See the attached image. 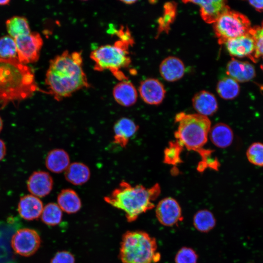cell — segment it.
<instances>
[{"label":"cell","instance_id":"6da1fadb","mask_svg":"<svg viewBox=\"0 0 263 263\" xmlns=\"http://www.w3.org/2000/svg\"><path fill=\"white\" fill-rule=\"evenodd\" d=\"M82 64L81 52L67 50L50 60L45 83L55 99L61 100L90 86Z\"/></svg>","mask_w":263,"mask_h":263},{"label":"cell","instance_id":"9c48e42d","mask_svg":"<svg viewBox=\"0 0 263 263\" xmlns=\"http://www.w3.org/2000/svg\"><path fill=\"white\" fill-rule=\"evenodd\" d=\"M41 239L35 230L28 228L20 229L13 235L11 246L16 254L29 257L38 249Z\"/></svg>","mask_w":263,"mask_h":263},{"label":"cell","instance_id":"f546056e","mask_svg":"<svg viewBox=\"0 0 263 263\" xmlns=\"http://www.w3.org/2000/svg\"><path fill=\"white\" fill-rule=\"evenodd\" d=\"M176 4L173 2L165 3L164 6L163 17L158 20V32L160 34L162 32H167L170 24L174 20L176 12Z\"/></svg>","mask_w":263,"mask_h":263},{"label":"cell","instance_id":"603a6c76","mask_svg":"<svg viewBox=\"0 0 263 263\" xmlns=\"http://www.w3.org/2000/svg\"><path fill=\"white\" fill-rule=\"evenodd\" d=\"M57 205L68 214L78 212L81 207V201L77 193L71 188L62 190L57 198Z\"/></svg>","mask_w":263,"mask_h":263},{"label":"cell","instance_id":"7a4b0ae2","mask_svg":"<svg viewBox=\"0 0 263 263\" xmlns=\"http://www.w3.org/2000/svg\"><path fill=\"white\" fill-rule=\"evenodd\" d=\"M38 90L31 69L18 58L0 57V105L4 108L9 102L24 100Z\"/></svg>","mask_w":263,"mask_h":263},{"label":"cell","instance_id":"d4e9b609","mask_svg":"<svg viewBox=\"0 0 263 263\" xmlns=\"http://www.w3.org/2000/svg\"><path fill=\"white\" fill-rule=\"evenodd\" d=\"M216 90L221 97L229 100L238 96L240 92V87L238 83L232 78L225 77L219 81Z\"/></svg>","mask_w":263,"mask_h":263},{"label":"cell","instance_id":"e575fe53","mask_svg":"<svg viewBox=\"0 0 263 263\" xmlns=\"http://www.w3.org/2000/svg\"><path fill=\"white\" fill-rule=\"evenodd\" d=\"M50 263H75L73 254L67 251L57 252L51 259Z\"/></svg>","mask_w":263,"mask_h":263},{"label":"cell","instance_id":"3957f363","mask_svg":"<svg viewBox=\"0 0 263 263\" xmlns=\"http://www.w3.org/2000/svg\"><path fill=\"white\" fill-rule=\"evenodd\" d=\"M160 191L158 184L146 188L142 185L133 186L122 181L104 199L111 206L123 211L127 221L132 222L139 215L154 207L153 202L160 195Z\"/></svg>","mask_w":263,"mask_h":263},{"label":"cell","instance_id":"60d3db41","mask_svg":"<svg viewBox=\"0 0 263 263\" xmlns=\"http://www.w3.org/2000/svg\"><path fill=\"white\" fill-rule=\"evenodd\" d=\"M261 67L263 71V63L262 65L261 66Z\"/></svg>","mask_w":263,"mask_h":263},{"label":"cell","instance_id":"ba28073f","mask_svg":"<svg viewBox=\"0 0 263 263\" xmlns=\"http://www.w3.org/2000/svg\"><path fill=\"white\" fill-rule=\"evenodd\" d=\"M20 62L25 64L37 61L43 45V40L37 32L19 36L15 38Z\"/></svg>","mask_w":263,"mask_h":263},{"label":"cell","instance_id":"484cf974","mask_svg":"<svg viewBox=\"0 0 263 263\" xmlns=\"http://www.w3.org/2000/svg\"><path fill=\"white\" fill-rule=\"evenodd\" d=\"M193 224L194 227L202 232H207L212 230L216 224L213 214L207 209L198 211L194 215Z\"/></svg>","mask_w":263,"mask_h":263},{"label":"cell","instance_id":"8992f818","mask_svg":"<svg viewBox=\"0 0 263 263\" xmlns=\"http://www.w3.org/2000/svg\"><path fill=\"white\" fill-rule=\"evenodd\" d=\"M133 43L119 39L113 44L102 45L94 50L90 57L94 62V69L97 71L108 70L120 81L128 79L121 70L131 63L129 48Z\"/></svg>","mask_w":263,"mask_h":263},{"label":"cell","instance_id":"4dcf8cb0","mask_svg":"<svg viewBox=\"0 0 263 263\" xmlns=\"http://www.w3.org/2000/svg\"><path fill=\"white\" fill-rule=\"evenodd\" d=\"M0 57L3 59L18 58L16 41L11 37L5 36L0 38Z\"/></svg>","mask_w":263,"mask_h":263},{"label":"cell","instance_id":"30bf717a","mask_svg":"<svg viewBox=\"0 0 263 263\" xmlns=\"http://www.w3.org/2000/svg\"><path fill=\"white\" fill-rule=\"evenodd\" d=\"M155 215L158 222L166 226H174L183 220L180 206L171 197L163 198L159 202L156 207Z\"/></svg>","mask_w":263,"mask_h":263},{"label":"cell","instance_id":"ffe728a7","mask_svg":"<svg viewBox=\"0 0 263 263\" xmlns=\"http://www.w3.org/2000/svg\"><path fill=\"white\" fill-rule=\"evenodd\" d=\"M185 71L184 64L178 57L170 56L165 58L159 66L161 75L166 81L173 82L181 79Z\"/></svg>","mask_w":263,"mask_h":263},{"label":"cell","instance_id":"836d02e7","mask_svg":"<svg viewBox=\"0 0 263 263\" xmlns=\"http://www.w3.org/2000/svg\"><path fill=\"white\" fill-rule=\"evenodd\" d=\"M198 255L191 248L183 247L177 252L175 256V263H197Z\"/></svg>","mask_w":263,"mask_h":263},{"label":"cell","instance_id":"5b68a950","mask_svg":"<svg viewBox=\"0 0 263 263\" xmlns=\"http://www.w3.org/2000/svg\"><path fill=\"white\" fill-rule=\"evenodd\" d=\"M175 121L178 124L174 133L176 140L183 147L199 154L207 141L211 128L209 118L198 113L181 112L176 115Z\"/></svg>","mask_w":263,"mask_h":263},{"label":"cell","instance_id":"d6986e66","mask_svg":"<svg viewBox=\"0 0 263 263\" xmlns=\"http://www.w3.org/2000/svg\"><path fill=\"white\" fill-rule=\"evenodd\" d=\"M113 94L115 101L124 107L134 105L137 101V92L128 79L120 81L113 87Z\"/></svg>","mask_w":263,"mask_h":263},{"label":"cell","instance_id":"4fadbf2b","mask_svg":"<svg viewBox=\"0 0 263 263\" xmlns=\"http://www.w3.org/2000/svg\"><path fill=\"white\" fill-rule=\"evenodd\" d=\"M138 90L143 100L150 105L160 104L166 94V90L163 84L158 79L153 78L142 81Z\"/></svg>","mask_w":263,"mask_h":263},{"label":"cell","instance_id":"d590c367","mask_svg":"<svg viewBox=\"0 0 263 263\" xmlns=\"http://www.w3.org/2000/svg\"><path fill=\"white\" fill-rule=\"evenodd\" d=\"M249 3L258 12H263V0H250Z\"/></svg>","mask_w":263,"mask_h":263},{"label":"cell","instance_id":"7402d4cb","mask_svg":"<svg viewBox=\"0 0 263 263\" xmlns=\"http://www.w3.org/2000/svg\"><path fill=\"white\" fill-rule=\"evenodd\" d=\"M68 153L61 149L51 150L45 159V165L48 170L54 173L65 171L70 165Z\"/></svg>","mask_w":263,"mask_h":263},{"label":"cell","instance_id":"277c9868","mask_svg":"<svg viewBox=\"0 0 263 263\" xmlns=\"http://www.w3.org/2000/svg\"><path fill=\"white\" fill-rule=\"evenodd\" d=\"M119 257L122 263H156L161 258L155 238L141 230L123 234Z\"/></svg>","mask_w":263,"mask_h":263},{"label":"cell","instance_id":"9a60e30c","mask_svg":"<svg viewBox=\"0 0 263 263\" xmlns=\"http://www.w3.org/2000/svg\"><path fill=\"white\" fill-rule=\"evenodd\" d=\"M138 130V125L132 120L127 117L120 118L113 126V143L121 147H126Z\"/></svg>","mask_w":263,"mask_h":263},{"label":"cell","instance_id":"7c38bea8","mask_svg":"<svg viewBox=\"0 0 263 263\" xmlns=\"http://www.w3.org/2000/svg\"><path fill=\"white\" fill-rule=\"evenodd\" d=\"M185 3L198 5L202 19L207 23H215L225 12L230 9L226 1L223 0H186Z\"/></svg>","mask_w":263,"mask_h":263},{"label":"cell","instance_id":"2e32d148","mask_svg":"<svg viewBox=\"0 0 263 263\" xmlns=\"http://www.w3.org/2000/svg\"><path fill=\"white\" fill-rule=\"evenodd\" d=\"M43 207V203L38 197L30 194L20 198L18 208L21 217L31 221L41 216Z\"/></svg>","mask_w":263,"mask_h":263},{"label":"cell","instance_id":"d6a6232c","mask_svg":"<svg viewBox=\"0 0 263 263\" xmlns=\"http://www.w3.org/2000/svg\"><path fill=\"white\" fill-rule=\"evenodd\" d=\"M249 33L252 35L255 43V58H263V21L261 25L252 27Z\"/></svg>","mask_w":263,"mask_h":263},{"label":"cell","instance_id":"ac0fdd59","mask_svg":"<svg viewBox=\"0 0 263 263\" xmlns=\"http://www.w3.org/2000/svg\"><path fill=\"white\" fill-rule=\"evenodd\" d=\"M192 105L198 114L207 116L216 112L218 106L215 96L205 90L196 93L192 99Z\"/></svg>","mask_w":263,"mask_h":263},{"label":"cell","instance_id":"ab89813d","mask_svg":"<svg viewBox=\"0 0 263 263\" xmlns=\"http://www.w3.org/2000/svg\"><path fill=\"white\" fill-rule=\"evenodd\" d=\"M2 127H3V122H2V120L1 117L0 116V132H1L2 129Z\"/></svg>","mask_w":263,"mask_h":263},{"label":"cell","instance_id":"52a82bcc","mask_svg":"<svg viewBox=\"0 0 263 263\" xmlns=\"http://www.w3.org/2000/svg\"><path fill=\"white\" fill-rule=\"evenodd\" d=\"M251 28L250 21L246 16L230 9L213 23L214 33L220 44L248 33Z\"/></svg>","mask_w":263,"mask_h":263},{"label":"cell","instance_id":"5bb4252c","mask_svg":"<svg viewBox=\"0 0 263 263\" xmlns=\"http://www.w3.org/2000/svg\"><path fill=\"white\" fill-rule=\"evenodd\" d=\"M27 187L32 195L37 197H43L48 195L52 191L53 180L48 172L36 171L29 177Z\"/></svg>","mask_w":263,"mask_h":263},{"label":"cell","instance_id":"8fae6325","mask_svg":"<svg viewBox=\"0 0 263 263\" xmlns=\"http://www.w3.org/2000/svg\"><path fill=\"white\" fill-rule=\"evenodd\" d=\"M229 54L237 57H247L254 62L255 58V43L252 35L248 33L228 40L225 43Z\"/></svg>","mask_w":263,"mask_h":263},{"label":"cell","instance_id":"44dd1931","mask_svg":"<svg viewBox=\"0 0 263 263\" xmlns=\"http://www.w3.org/2000/svg\"><path fill=\"white\" fill-rule=\"evenodd\" d=\"M208 136L215 146L224 149L232 144L234 135L232 129L228 125L219 123L211 127Z\"/></svg>","mask_w":263,"mask_h":263},{"label":"cell","instance_id":"4316f807","mask_svg":"<svg viewBox=\"0 0 263 263\" xmlns=\"http://www.w3.org/2000/svg\"><path fill=\"white\" fill-rule=\"evenodd\" d=\"M6 26L8 34L14 39L31 33L28 21L24 17H13L7 20Z\"/></svg>","mask_w":263,"mask_h":263},{"label":"cell","instance_id":"1f68e13d","mask_svg":"<svg viewBox=\"0 0 263 263\" xmlns=\"http://www.w3.org/2000/svg\"><path fill=\"white\" fill-rule=\"evenodd\" d=\"M246 155L250 163L263 167V143L255 142L251 144L246 150Z\"/></svg>","mask_w":263,"mask_h":263},{"label":"cell","instance_id":"8d00e7d4","mask_svg":"<svg viewBox=\"0 0 263 263\" xmlns=\"http://www.w3.org/2000/svg\"><path fill=\"white\" fill-rule=\"evenodd\" d=\"M6 152V145L4 141L0 139V161L5 157Z\"/></svg>","mask_w":263,"mask_h":263},{"label":"cell","instance_id":"f35d334b","mask_svg":"<svg viewBox=\"0 0 263 263\" xmlns=\"http://www.w3.org/2000/svg\"><path fill=\"white\" fill-rule=\"evenodd\" d=\"M9 0H0V5L7 4L9 2Z\"/></svg>","mask_w":263,"mask_h":263},{"label":"cell","instance_id":"cb8c5ba5","mask_svg":"<svg viewBox=\"0 0 263 263\" xmlns=\"http://www.w3.org/2000/svg\"><path fill=\"white\" fill-rule=\"evenodd\" d=\"M91 172L89 167L80 162L70 164L65 171V177L67 181L74 185H81L90 179Z\"/></svg>","mask_w":263,"mask_h":263},{"label":"cell","instance_id":"e0dca14e","mask_svg":"<svg viewBox=\"0 0 263 263\" xmlns=\"http://www.w3.org/2000/svg\"><path fill=\"white\" fill-rule=\"evenodd\" d=\"M226 73L237 82H244L251 80L255 76L254 66L248 62L232 58L226 65Z\"/></svg>","mask_w":263,"mask_h":263},{"label":"cell","instance_id":"f1b7e54d","mask_svg":"<svg viewBox=\"0 0 263 263\" xmlns=\"http://www.w3.org/2000/svg\"><path fill=\"white\" fill-rule=\"evenodd\" d=\"M183 148L177 140L170 142L164 150V162L173 166L182 162L180 155Z\"/></svg>","mask_w":263,"mask_h":263},{"label":"cell","instance_id":"74e56055","mask_svg":"<svg viewBox=\"0 0 263 263\" xmlns=\"http://www.w3.org/2000/svg\"><path fill=\"white\" fill-rule=\"evenodd\" d=\"M121 1L126 4H132L136 2V0H121Z\"/></svg>","mask_w":263,"mask_h":263},{"label":"cell","instance_id":"83f0119b","mask_svg":"<svg viewBox=\"0 0 263 263\" xmlns=\"http://www.w3.org/2000/svg\"><path fill=\"white\" fill-rule=\"evenodd\" d=\"M62 215V210L57 204L50 203L43 207L40 216L42 221L46 225L55 226L61 222Z\"/></svg>","mask_w":263,"mask_h":263}]
</instances>
